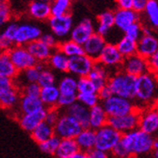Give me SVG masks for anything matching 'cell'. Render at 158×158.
<instances>
[{
	"label": "cell",
	"mask_w": 158,
	"mask_h": 158,
	"mask_svg": "<svg viewBox=\"0 0 158 158\" xmlns=\"http://www.w3.org/2000/svg\"><path fill=\"white\" fill-rule=\"evenodd\" d=\"M136 81L137 77L118 69L115 73L110 74L107 86L111 90L113 96L133 100L136 96Z\"/></svg>",
	"instance_id": "obj_1"
},
{
	"label": "cell",
	"mask_w": 158,
	"mask_h": 158,
	"mask_svg": "<svg viewBox=\"0 0 158 158\" xmlns=\"http://www.w3.org/2000/svg\"><path fill=\"white\" fill-rule=\"evenodd\" d=\"M154 137L139 129L122 134L120 143L132 156L148 153L152 151Z\"/></svg>",
	"instance_id": "obj_2"
},
{
	"label": "cell",
	"mask_w": 158,
	"mask_h": 158,
	"mask_svg": "<svg viewBox=\"0 0 158 158\" xmlns=\"http://www.w3.org/2000/svg\"><path fill=\"white\" fill-rule=\"evenodd\" d=\"M158 87V79L152 73H148L137 77L136 81V96L141 103H151L154 99Z\"/></svg>",
	"instance_id": "obj_3"
},
{
	"label": "cell",
	"mask_w": 158,
	"mask_h": 158,
	"mask_svg": "<svg viewBox=\"0 0 158 158\" xmlns=\"http://www.w3.org/2000/svg\"><path fill=\"white\" fill-rule=\"evenodd\" d=\"M122 134L106 124L96 130V145L94 148L104 152H111L112 149L121 141Z\"/></svg>",
	"instance_id": "obj_4"
},
{
	"label": "cell",
	"mask_w": 158,
	"mask_h": 158,
	"mask_svg": "<svg viewBox=\"0 0 158 158\" xmlns=\"http://www.w3.org/2000/svg\"><path fill=\"white\" fill-rule=\"evenodd\" d=\"M101 106L103 107L108 118L124 116L136 109L132 100L117 96H111L109 98L103 100Z\"/></svg>",
	"instance_id": "obj_5"
},
{
	"label": "cell",
	"mask_w": 158,
	"mask_h": 158,
	"mask_svg": "<svg viewBox=\"0 0 158 158\" xmlns=\"http://www.w3.org/2000/svg\"><path fill=\"white\" fill-rule=\"evenodd\" d=\"M53 128L54 134L60 139H75L82 130V126L73 117L66 113H61Z\"/></svg>",
	"instance_id": "obj_6"
},
{
	"label": "cell",
	"mask_w": 158,
	"mask_h": 158,
	"mask_svg": "<svg viewBox=\"0 0 158 158\" xmlns=\"http://www.w3.org/2000/svg\"><path fill=\"white\" fill-rule=\"evenodd\" d=\"M140 113L141 110L136 108L131 113L126 114L124 116L108 118L107 124L113 127L118 132H120L121 134L130 132L132 130L138 129Z\"/></svg>",
	"instance_id": "obj_7"
},
{
	"label": "cell",
	"mask_w": 158,
	"mask_h": 158,
	"mask_svg": "<svg viewBox=\"0 0 158 158\" xmlns=\"http://www.w3.org/2000/svg\"><path fill=\"white\" fill-rule=\"evenodd\" d=\"M8 54H9L10 60L13 63L14 67L17 69L19 73L37 65V61L29 53L26 46L14 45L8 51Z\"/></svg>",
	"instance_id": "obj_8"
},
{
	"label": "cell",
	"mask_w": 158,
	"mask_h": 158,
	"mask_svg": "<svg viewBox=\"0 0 158 158\" xmlns=\"http://www.w3.org/2000/svg\"><path fill=\"white\" fill-rule=\"evenodd\" d=\"M106 69H120L123 62V57L118 52L115 44L107 43L102 49L97 61Z\"/></svg>",
	"instance_id": "obj_9"
},
{
	"label": "cell",
	"mask_w": 158,
	"mask_h": 158,
	"mask_svg": "<svg viewBox=\"0 0 158 158\" xmlns=\"http://www.w3.org/2000/svg\"><path fill=\"white\" fill-rule=\"evenodd\" d=\"M94 63L96 62L86 56L85 54L69 58L68 73H69L73 76H77L78 78L87 77L93 69Z\"/></svg>",
	"instance_id": "obj_10"
},
{
	"label": "cell",
	"mask_w": 158,
	"mask_h": 158,
	"mask_svg": "<svg viewBox=\"0 0 158 158\" xmlns=\"http://www.w3.org/2000/svg\"><path fill=\"white\" fill-rule=\"evenodd\" d=\"M121 69L125 73L138 77L149 73V66L147 59L135 54L123 59Z\"/></svg>",
	"instance_id": "obj_11"
},
{
	"label": "cell",
	"mask_w": 158,
	"mask_h": 158,
	"mask_svg": "<svg viewBox=\"0 0 158 158\" xmlns=\"http://www.w3.org/2000/svg\"><path fill=\"white\" fill-rule=\"evenodd\" d=\"M138 129L152 136L158 131V110L154 106L141 110Z\"/></svg>",
	"instance_id": "obj_12"
},
{
	"label": "cell",
	"mask_w": 158,
	"mask_h": 158,
	"mask_svg": "<svg viewBox=\"0 0 158 158\" xmlns=\"http://www.w3.org/2000/svg\"><path fill=\"white\" fill-rule=\"evenodd\" d=\"M48 24L52 34L56 38L67 37L73 27V19L72 14H67L60 17H51Z\"/></svg>",
	"instance_id": "obj_13"
},
{
	"label": "cell",
	"mask_w": 158,
	"mask_h": 158,
	"mask_svg": "<svg viewBox=\"0 0 158 158\" xmlns=\"http://www.w3.org/2000/svg\"><path fill=\"white\" fill-rule=\"evenodd\" d=\"M94 33H96V27H94L93 21L88 18H85L81 21H79L76 25H73L69 33V40L78 44L83 45L87 40Z\"/></svg>",
	"instance_id": "obj_14"
},
{
	"label": "cell",
	"mask_w": 158,
	"mask_h": 158,
	"mask_svg": "<svg viewBox=\"0 0 158 158\" xmlns=\"http://www.w3.org/2000/svg\"><path fill=\"white\" fill-rule=\"evenodd\" d=\"M43 35L42 30L36 25L32 24H20L19 25L17 34H15L14 44L15 45L26 46L28 44L37 40H40Z\"/></svg>",
	"instance_id": "obj_15"
},
{
	"label": "cell",
	"mask_w": 158,
	"mask_h": 158,
	"mask_svg": "<svg viewBox=\"0 0 158 158\" xmlns=\"http://www.w3.org/2000/svg\"><path fill=\"white\" fill-rule=\"evenodd\" d=\"M107 42L104 37L94 33L82 45L84 54L94 62H97Z\"/></svg>",
	"instance_id": "obj_16"
},
{
	"label": "cell",
	"mask_w": 158,
	"mask_h": 158,
	"mask_svg": "<svg viewBox=\"0 0 158 158\" xmlns=\"http://www.w3.org/2000/svg\"><path fill=\"white\" fill-rule=\"evenodd\" d=\"M45 114H46V108L28 114H20L18 117V122L23 130L31 133L40 123L44 122Z\"/></svg>",
	"instance_id": "obj_17"
},
{
	"label": "cell",
	"mask_w": 158,
	"mask_h": 158,
	"mask_svg": "<svg viewBox=\"0 0 158 158\" xmlns=\"http://www.w3.org/2000/svg\"><path fill=\"white\" fill-rule=\"evenodd\" d=\"M140 15L132 10H121L114 11V25L123 32L127 29L133 23L140 21Z\"/></svg>",
	"instance_id": "obj_18"
},
{
	"label": "cell",
	"mask_w": 158,
	"mask_h": 158,
	"mask_svg": "<svg viewBox=\"0 0 158 158\" xmlns=\"http://www.w3.org/2000/svg\"><path fill=\"white\" fill-rule=\"evenodd\" d=\"M158 49V39L152 35H142L137 42V54L145 59H148Z\"/></svg>",
	"instance_id": "obj_19"
},
{
	"label": "cell",
	"mask_w": 158,
	"mask_h": 158,
	"mask_svg": "<svg viewBox=\"0 0 158 158\" xmlns=\"http://www.w3.org/2000/svg\"><path fill=\"white\" fill-rule=\"evenodd\" d=\"M30 17L38 20H48L51 18V3L48 1H32L28 5Z\"/></svg>",
	"instance_id": "obj_20"
},
{
	"label": "cell",
	"mask_w": 158,
	"mask_h": 158,
	"mask_svg": "<svg viewBox=\"0 0 158 158\" xmlns=\"http://www.w3.org/2000/svg\"><path fill=\"white\" fill-rule=\"evenodd\" d=\"M87 77L92 81V83L96 87L98 92V90H100L101 88H103V87L107 85L108 79L110 77L109 69L103 67L101 64H99V63L96 62L93 69L91 70V73Z\"/></svg>",
	"instance_id": "obj_21"
},
{
	"label": "cell",
	"mask_w": 158,
	"mask_h": 158,
	"mask_svg": "<svg viewBox=\"0 0 158 158\" xmlns=\"http://www.w3.org/2000/svg\"><path fill=\"white\" fill-rule=\"evenodd\" d=\"M26 48L29 51V53L33 56V58L37 61V63L47 62L53 51V49L45 45L40 40L28 44L26 45Z\"/></svg>",
	"instance_id": "obj_22"
},
{
	"label": "cell",
	"mask_w": 158,
	"mask_h": 158,
	"mask_svg": "<svg viewBox=\"0 0 158 158\" xmlns=\"http://www.w3.org/2000/svg\"><path fill=\"white\" fill-rule=\"evenodd\" d=\"M78 146L79 151L88 153L94 148L96 145V130L92 128H85L74 139Z\"/></svg>",
	"instance_id": "obj_23"
},
{
	"label": "cell",
	"mask_w": 158,
	"mask_h": 158,
	"mask_svg": "<svg viewBox=\"0 0 158 158\" xmlns=\"http://www.w3.org/2000/svg\"><path fill=\"white\" fill-rule=\"evenodd\" d=\"M66 114L73 117V118L80 123L82 129L90 128L89 126V108L85 107L81 103L76 101L75 103L68 107L65 111Z\"/></svg>",
	"instance_id": "obj_24"
},
{
	"label": "cell",
	"mask_w": 158,
	"mask_h": 158,
	"mask_svg": "<svg viewBox=\"0 0 158 158\" xmlns=\"http://www.w3.org/2000/svg\"><path fill=\"white\" fill-rule=\"evenodd\" d=\"M108 123V116L101 104H98L89 109V126L94 130H98Z\"/></svg>",
	"instance_id": "obj_25"
},
{
	"label": "cell",
	"mask_w": 158,
	"mask_h": 158,
	"mask_svg": "<svg viewBox=\"0 0 158 158\" xmlns=\"http://www.w3.org/2000/svg\"><path fill=\"white\" fill-rule=\"evenodd\" d=\"M97 21H98V24L96 27V33L105 38L110 32V30L115 26L114 25V12L110 10L102 12L101 14L98 15Z\"/></svg>",
	"instance_id": "obj_26"
},
{
	"label": "cell",
	"mask_w": 158,
	"mask_h": 158,
	"mask_svg": "<svg viewBox=\"0 0 158 158\" xmlns=\"http://www.w3.org/2000/svg\"><path fill=\"white\" fill-rule=\"evenodd\" d=\"M59 96H60V92L57 88V85H53V86L42 88L39 98L43 102L44 108L49 109V108L57 107V101Z\"/></svg>",
	"instance_id": "obj_27"
},
{
	"label": "cell",
	"mask_w": 158,
	"mask_h": 158,
	"mask_svg": "<svg viewBox=\"0 0 158 158\" xmlns=\"http://www.w3.org/2000/svg\"><path fill=\"white\" fill-rule=\"evenodd\" d=\"M20 91L17 86L0 92V107L10 109L15 106L20 98Z\"/></svg>",
	"instance_id": "obj_28"
},
{
	"label": "cell",
	"mask_w": 158,
	"mask_h": 158,
	"mask_svg": "<svg viewBox=\"0 0 158 158\" xmlns=\"http://www.w3.org/2000/svg\"><path fill=\"white\" fill-rule=\"evenodd\" d=\"M19 111L20 114H28L32 113L38 110L44 109V106L43 104V102L38 97H29V96H20L19 101Z\"/></svg>",
	"instance_id": "obj_29"
},
{
	"label": "cell",
	"mask_w": 158,
	"mask_h": 158,
	"mask_svg": "<svg viewBox=\"0 0 158 158\" xmlns=\"http://www.w3.org/2000/svg\"><path fill=\"white\" fill-rule=\"evenodd\" d=\"M77 152H79V148L74 139H61L60 144L54 153V157L69 158Z\"/></svg>",
	"instance_id": "obj_30"
},
{
	"label": "cell",
	"mask_w": 158,
	"mask_h": 158,
	"mask_svg": "<svg viewBox=\"0 0 158 158\" xmlns=\"http://www.w3.org/2000/svg\"><path fill=\"white\" fill-rule=\"evenodd\" d=\"M30 134H31V138L39 145L47 141L54 135V128L50 124L46 123L45 122H43Z\"/></svg>",
	"instance_id": "obj_31"
},
{
	"label": "cell",
	"mask_w": 158,
	"mask_h": 158,
	"mask_svg": "<svg viewBox=\"0 0 158 158\" xmlns=\"http://www.w3.org/2000/svg\"><path fill=\"white\" fill-rule=\"evenodd\" d=\"M47 63H48V66L53 69H56L58 72L68 73L69 58L58 49L52 51Z\"/></svg>",
	"instance_id": "obj_32"
},
{
	"label": "cell",
	"mask_w": 158,
	"mask_h": 158,
	"mask_svg": "<svg viewBox=\"0 0 158 158\" xmlns=\"http://www.w3.org/2000/svg\"><path fill=\"white\" fill-rule=\"evenodd\" d=\"M60 52H62L68 58H72L74 56H79V55H83V47L81 44H78L72 40H67V41L59 42L57 48Z\"/></svg>",
	"instance_id": "obj_33"
},
{
	"label": "cell",
	"mask_w": 158,
	"mask_h": 158,
	"mask_svg": "<svg viewBox=\"0 0 158 158\" xmlns=\"http://www.w3.org/2000/svg\"><path fill=\"white\" fill-rule=\"evenodd\" d=\"M19 72L10 60L8 52H0V76L15 79Z\"/></svg>",
	"instance_id": "obj_34"
},
{
	"label": "cell",
	"mask_w": 158,
	"mask_h": 158,
	"mask_svg": "<svg viewBox=\"0 0 158 158\" xmlns=\"http://www.w3.org/2000/svg\"><path fill=\"white\" fill-rule=\"evenodd\" d=\"M116 46L123 59L137 54V42L125 36L118 40V42L116 44Z\"/></svg>",
	"instance_id": "obj_35"
},
{
	"label": "cell",
	"mask_w": 158,
	"mask_h": 158,
	"mask_svg": "<svg viewBox=\"0 0 158 158\" xmlns=\"http://www.w3.org/2000/svg\"><path fill=\"white\" fill-rule=\"evenodd\" d=\"M60 94H77V78L66 75L60 79L57 85Z\"/></svg>",
	"instance_id": "obj_36"
},
{
	"label": "cell",
	"mask_w": 158,
	"mask_h": 158,
	"mask_svg": "<svg viewBox=\"0 0 158 158\" xmlns=\"http://www.w3.org/2000/svg\"><path fill=\"white\" fill-rule=\"evenodd\" d=\"M144 13L148 22V25L146 26L149 27L151 29H158V1H156V0H148Z\"/></svg>",
	"instance_id": "obj_37"
},
{
	"label": "cell",
	"mask_w": 158,
	"mask_h": 158,
	"mask_svg": "<svg viewBox=\"0 0 158 158\" xmlns=\"http://www.w3.org/2000/svg\"><path fill=\"white\" fill-rule=\"evenodd\" d=\"M46 68L44 63H37V65L35 67L29 68L25 70H23L20 73H22L23 78L25 79L26 83H37L40 73L43 69Z\"/></svg>",
	"instance_id": "obj_38"
},
{
	"label": "cell",
	"mask_w": 158,
	"mask_h": 158,
	"mask_svg": "<svg viewBox=\"0 0 158 158\" xmlns=\"http://www.w3.org/2000/svg\"><path fill=\"white\" fill-rule=\"evenodd\" d=\"M72 2L69 0H56L51 3V17H60L69 14Z\"/></svg>",
	"instance_id": "obj_39"
},
{
	"label": "cell",
	"mask_w": 158,
	"mask_h": 158,
	"mask_svg": "<svg viewBox=\"0 0 158 158\" xmlns=\"http://www.w3.org/2000/svg\"><path fill=\"white\" fill-rule=\"evenodd\" d=\"M37 83L40 85L41 88L53 86V85H55V83H56V77H55L54 73L49 69L45 68L44 69H43L42 72L40 73Z\"/></svg>",
	"instance_id": "obj_40"
},
{
	"label": "cell",
	"mask_w": 158,
	"mask_h": 158,
	"mask_svg": "<svg viewBox=\"0 0 158 158\" xmlns=\"http://www.w3.org/2000/svg\"><path fill=\"white\" fill-rule=\"evenodd\" d=\"M60 141L61 139L54 134V135L47 141L44 142L42 144H39V148L43 152L54 155L55 152H56V149L60 144Z\"/></svg>",
	"instance_id": "obj_41"
},
{
	"label": "cell",
	"mask_w": 158,
	"mask_h": 158,
	"mask_svg": "<svg viewBox=\"0 0 158 158\" xmlns=\"http://www.w3.org/2000/svg\"><path fill=\"white\" fill-rule=\"evenodd\" d=\"M77 101L87 108H92L99 104V98L98 94H77Z\"/></svg>",
	"instance_id": "obj_42"
},
{
	"label": "cell",
	"mask_w": 158,
	"mask_h": 158,
	"mask_svg": "<svg viewBox=\"0 0 158 158\" xmlns=\"http://www.w3.org/2000/svg\"><path fill=\"white\" fill-rule=\"evenodd\" d=\"M77 94H97V89L88 77L77 78Z\"/></svg>",
	"instance_id": "obj_43"
},
{
	"label": "cell",
	"mask_w": 158,
	"mask_h": 158,
	"mask_svg": "<svg viewBox=\"0 0 158 158\" xmlns=\"http://www.w3.org/2000/svg\"><path fill=\"white\" fill-rule=\"evenodd\" d=\"M142 29H143V24L141 23V21L135 22L124 31V36L133 40V41L138 42V40L143 35Z\"/></svg>",
	"instance_id": "obj_44"
},
{
	"label": "cell",
	"mask_w": 158,
	"mask_h": 158,
	"mask_svg": "<svg viewBox=\"0 0 158 158\" xmlns=\"http://www.w3.org/2000/svg\"><path fill=\"white\" fill-rule=\"evenodd\" d=\"M41 87L38 83H26L22 87L20 91V94L22 96H29V97H40L41 93Z\"/></svg>",
	"instance_id": "obj_45"
},
{
	"label": "cell",
	"mask_w": 158,
	"mask_h": 158,
	"mask_svg": "<svg viewBox=\"0 0 158 158\" xmlns=\"http://www.w3.org/2000/svg\"><path fill=\"white\" fill-rule=\"evenodd\" d=\"M76 101L77 94H60L57 101V107L67 109L70 105L75 103Z\"/></svg>",
	"instance_id": "obj_46"
},
{
	"label": "cell",
	"mask_w": 158,
	"mask_h": 158,
	"mask_svg": "<svg viewBox=\"0 0 158 158\" xmlns=\"http://www.w3.org/2000/svg\"><path fill=\"white\" fill-rule=\"evenodd\" d=\"M12 15V9L9 2H2L0 7V28L10 20Z\"/></svg>",
	"instance_id": "obj_47"
},
{
	"label": "cell",
	"mask_w": 158,
	"mask_h": 158,
	"mask_svg": "<svg viewBox=\"0 0 158 158\" xmlns=\"http://www.w3.org/2000/svg\"><path fill=\"white\" fill-rule=\"evenodd\" d=\"M60 116H61V112L59 111V108L58 107L46 109V114H45L44 122L46 123L50 124L51 126H54L55 123H56L57 121L59 120Z\"/></svg>",
	"instance_id": "obj_48"
},
{
	"label": "cell",
	"mask_w": 158,
	"mask_h": 158,
	"mask_svg": "<svg viewBox=\"0 0 158 158\" xmlns=\"http://www.w3.org/2000/svg\"><path fill=\"white\" fill-rule=\"evenodd\" d=\"M40 41L43 42L45 45H47L48 47H50L51 49H56L57 48V45L59 44L57 38L55 37L53 34H43L40 38Z\"/></svg>",
	"instance_id": "obj_49"
},
{
	"label": "cell",
	"mask_w": 158,
	"mask_h": 158,
	"mask_svg": "<svg viewBox=\"0 0 158 158\" xmlns=\"http://www.w3.org/2000/svg\"><path fill=\"white\" fill-rule=\"evenodd\" d=\"M18 28H19V24L18 23H15V22H12V23H9L5 29L3 30L2 34L7 38L9 39L10 41H12L14 43V40H15V34H17V31H18Z\"/></svg>",
	"instance_id": "obj_50"
},
{
	"label": "cell",
	"mask_w": 158,
	"mask_h": 158,
	"mask_svg": "<svg viewBox=\"0 0 158 158\" xmlns=\"http://www.w3.org/2000/svg\"><path fill=\"white\" fill-rule=\"evenodd\" d=\"M115 158H132L133 156L126 151L125 148L118 142V144L112 149L111 152Z\"/></svg>",
	"instance_id": "obj_51"
},
{
	"label": "cell",
	"mask_w": 158,
	"mask_h": 158,
	"mask_svg": "<svg viewBox=\"0 0 158 158\" xmlns=\"http://www.w3.org/2000/svg\"><path fill=\"white\" fill-rule=\"evenodd\" d=\"M14 43L0 33V52H8L14 46Z\"/></svg>",
	"instance_id": "obj_52"
},
{
	"label": "cell",
	"mask_w": 158,
	"mask_h": 158,
	"mask_svg": "<svg viewBox=\"0 0 158 158\" xmlns=\"http://www.w3.org/2000/svg\"><path fill=\"white\" fill-rule=\"evenodd\" d=\"M148 0H132V11L136 14L141 15L146 10Z\"/></svg>",
	"instance_id": "obj_53"
},
{
	"label": "cell",
	"mask_w": 158,
	"mask_h": 158,
	"mask_svg": "<svg viewBox=\"0 0 158 158\" xmlns=\"http://www.w3.org/2000/svg\"><path fill=\"white\" fill-rule=\"evenodd\" d=\"M15 81L14 79L11 78H8V77H4V76H0V92L7 90V89H10L15 87Z\"/></svg>",
	"instance_id": "obj_54"
},
{
	"label": "cell",
	"mask_w": 158,
	"mask_h": 158,
	"mask_svg": "<svg viewBox=\"0 0 158 158\" xmlns=\"http://www.w3.org/2000/svg\"><path fill=\"white\" fill-rule=\"evenodd\" d=\"M148 62L149 66V72L154 73L156 70H158V49L152 57L148 59Z\"/></svg>",
	"instance_id": "obj_55"
},
{
	"label": "cell",
	"mask_w": 158,
	"mask_h": 158,
	"mask_svg": "<svg viewBox=\"0 0 158 158\" xmlns=\"http://www.w3.org/2000/svg\"><path fill=\"white\" fill-rule=\"evenodd\" d=\"M97 94H98V98H99V99L101 101H103V100L109 98L111 96H113L111 90L109 89V87L107 85L105 87H103V88H101L100 90H98L97 92Z\"/></svg>",
	"instance_id": "obj_56"
},
{
	"label": "cell",
	"mask_w": 158,
	"mask_h": 158,
	"mask_svg": "<svg viewBox=\"0 0 158 158\" xmlns=\"http://www.w3.org/2000/svg\"><path fill=\"white\" fill-rule=\"evenodd\" d=\"M108 153L94 148L88 152V158H108Z\"/></svg>",
	"instance_id": "obj_57"
},
{
	"label": "cell",
	"mask_w": 158,
	"mask_h": 158,
	"mask_svg": "<svg viewBox=\"0 0 158 158\" xmlns=\"http://www.w3.org/2000/svg\"><path fill=\"white\" fill-rule=\"evenodd\" d=\"M118 9L132 10V0H118Z\"/></svg>",
	"instance_id": "obj_58"
},
{
	"label": "cell",
	"mask_w": 158,
	"mask_h": 158,
	"mask_svg": "<svg viewBox=\"0 0 158 158\" xmlns=\"http://www.w3.org/2000/svg\"><path fill=\"white\" fill-rule=\"evenodd\" d=\"M69 158H88V153L79 151L76 153H74L73 155H72Z\"/></svg>",
	"instance_id": "obj_59"
},
{
	"label": "cell",
	"mask_w": 158,
	"mask_h": 158,
	"mask_svg": "<svg viewBox=\"0 0 158 158\" xmlns=\"http://www.w3.org/2000/svg\"><path fill=\"white\" fill-rule=\"evenodd\" d=\"M156 149H158V138H154L152 144V151H156Z\"/></svg>",
	"instance_id": "obj_60"
},
{
	"label": "cell",
	"mask_w": 158,
	"mask_h": 158,
	"mask_svg": "<svg viewBox=\"0 0 158 158\" xmlns=\"http://www.w3.org/2000/svg\"><path fill=\"white\" fill-rule=\"evenodd\" d=\"M153 158H158V149L153 151Z\"/></svg>",
	"instance_id": "obj_61"
},
{
	"label": "cell",
	"mask_w": 158,
	"mask_h": 158,
	"mask_svg": "<svg viewBox=\"0 0 158 158\" xmlns=\"http://www.w3.org/2000/svg\"><path fill=\"white\" fill-rule=\"evenodd\" d=\"M153 106H154V107H155V108H156V109L158 110V99H157V100L155 101V103H154V105H153Z\"/></svg>",
	"instance_id": "obj_62"
},
{
	"label": "cell",
	"mask_w": 158,
	"mask_h": 158,
	"mask_svg": "<svg viewBox=\"0 0 158 158\" xmlns=\"http://www.w3.org/2000/svg\"><path fill=\"white\" fill-rule=\"evenodd\" d=\"M153 74H154V76L158 79V70H156V72H154V73H152Z\"/></svg>",
	"instance_id": "obj_63"
},
{
	"label": "cell",
	"mask_w": 158,
	"mask_h": 158,
	"mask_svg": "<svg viewBox=\"0 0 158 158\" xmlns=\"http://www.w3.org/2000/svg\"><path fill=\"white\" fill-rule=\"evenodd\" d=\"M2 2H3V1H1V0H0V7H1V4H2Z\"/></svg>",
	"instance_id": "obj_64"
}]
</instances>
